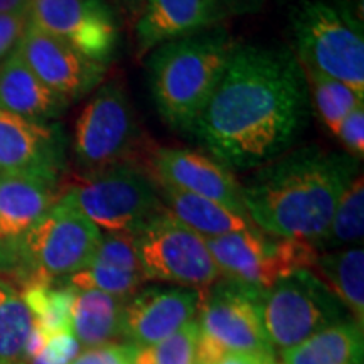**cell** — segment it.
I'll return each instance as SVG.
<instances>
[{
  "instance_id": "cell-6",
  "label": "cell",
  "mask_w": 364,
  "mask_h": 364,
  "mask_svg": "<svg viewBox=\"0 0 364 364\" xmlns=\"http://www.w3.org/2000/svg\"><path fill=\"white\" fill-rule=\"evenodd\" d=\"M102 231L59 199L22 240L14 279L24 287L54 284L93 260Z\"/></svg>"
},
{
  "instance_id": "cell-37",
  "label": "cell",
  "mask_w": 364,
  "mask_h": 364,
  "mask_svg": "<svg viewBox=\"0 0 364 364\" xmlns=\"http://www.w3.org/2000/svg\"><path fill=\"white\" fill-rule=\"evenodd\" d=\"M122 2H124L127 7H130L132 11H136L140 6H144L145 0H122Z\"/></svg>"
},
{
  "instance_id": "cell-16",
  "label": "cell",
  "mask_w": 364,
  "mask_h": 364,
  "mask_svg": "<svg viewBox=\"0 0 364 364\" xmlns=\"http://www.w3.org/2000/svg\"><path fill=\"white\" fill-rule=\"evenodd\" d=\"M199 306V290L184 287L145 289L125 300L120 336L136 348H147L196 321Z\"/></svg>"
},
{
  "instance_id": "cell-15",
  "label": "cell",
  "mask_w": 364,
  "mask_h": 364,
  "mask_svg": "<svg viewBox=\"0 0 364 364\" xmlns=\"http://www.w3.org/2000/svg\"><path fill=\"white\" fill-rule=\"evenodd\" d=\"M61 196L59 181L0 176V275H14L22 240Z\"/></svg>"
},
{
  "instance_id": "cell-36",
  "label": "cell",
  "mask_w": 364,
  "mask_h": 364,
  "mask_svg": "<svg viewBox=\"0 0 364 364\" xmlns=\"http://www.w3.org/2000/svg\"><path fill=\"white\" fill-rule=\"evenodd\" d=\"M31 0H0V14H27Z\"/></svg>"
},
{
  "instance_id": "cell-3",
  "label": "cell",
  "mask_w": 364,
  "mask_h": 364,
  "mask_svg": "<svg viewBox=\"0 0 364 364\" xmlns=\"http://www.w3.org/2000/svg\"><path fill=\"white\" fill-rule=\"evenodd\" d=\"M235 48V41L223 31H201L152 49L147 59L149 90L167 125L191 134Z\"/></svg>"
},
{
  "instance_id": "cell-1",
  "label": "cell",
  "mask_w": 364,
  "mask_h": 364,
  "mask_svg": "<svg viewBox=\"0 0 364 364\" xmlns=\"http://www.w3.org/2000/svg\"><path fill=\"white\" fill-rule=\"evenodd\" d=\"M311 110L292 49L236 44L191 135L228 169H255L297 142Z\"/></svg>"
},
{
  "instance_id": "cell-29",
  "label": "cell",
  "mask_w": 364,
  "mask_h": 364,
  "mask_svg": "<svg viewBox=\"0 0 364 364\" xmlns=\"http://www.w3.org/2000/svg\"><path fill=\"white\" fill-rule=\"evenodd\" d=\"M198 321L189 322L169 338L139 348L135 364H198Z\"/></svg>"
},
{
  "instance_id": "cell-7",
  "label": "cell",
  "mask_w": 364,
  "mask_h": 364,
  "mask_svg": "<svg viewBox=\"0 0 364 364\" xmlns=\"http://www.w3.org/2000/svg\"><path fill=\"white\" fill-rule=\"evenodd\" d=\"M258 307L268 339L273 349L279 348L280 351L353 318L341 300L311 270L285 277L263 290Z\"/></svg>"
},
{
  "instance_id": "cell-35",
  "label": "cell",
  "mask_w": 364,
  "mask_h": 364,
  "mask_svg": "<svg viewBox=\"0 0 364 364\" xmlns=\"http://www.w3.org/2000/svg\"><path fill=\"white\" fill-rule=\"evenodd\" d=\"M209 364H282L277 356L262 353H228Z\"/></svg>"
},
{
  "instance_id": "cell-32",
  "label": "cell",
  "mask_w": 364,
  "mask_h": 364,
  "mask_svg": "<svg viewBox=\"0 0 364 364\" xmlns=\"http://www.w3.org/2000/svg\"><path fill=\"white\" fill-rule=\"evenodd\" d=\"M336 135L348 150V154L358 161L364 156V105L354 108L348 117L341 122Z\"/></svg>"
},
{
  "instance_id": "cell-22",
  "label": "cell",
  "mask_w": 364,
  "mask_h": 364,
  "mask_svg": "<svg viewBox=\"0 0 364 364\" xmlns=\"http://www.w3.org/2000/svg\"><path fill=\"white\" fill-rule=\"evenodd\" d=\"M125 300L98 290H76L71 306V332L83 348L112 343L122 332Z\"/></svg>"
},
{
  "instance_id": "cell-24",
  "label": "cell",
  "mask_w": 364,
  "mask_h": 364,
  "mask_svg": "<svg viewBox=\"0 0 364 364\" xmlns=\"http://www.w3.org/2000/svg\"><path fill=\"white\" fill-rule=\"evenodd\" d=\"M34 314L17 289L0 280V364H24Z\"/></svg>"
},
{
  "instance_id": "cell-25",
  "label": "cell",
  "mask_w": 364,
  "mask_h": 364,
  "mask_svg": "<svg viewBox=\"0 0 364 364\" xmlns=\"http://www.w3.org/2000/svg\"><path fill=\"white\" fill-rule=\"evenodd\" d=\"M306 76L309 97L314 102L318 118L327 129L336 135L341 122L351 113L354 108L363 105L364 95L358 93L351 86L343 81L331 78L324 73L314 70L307 65H300Z\"/></svg>"
},
{
  "instance_id": "cell-19",
  "label": "cell",
  "mask_w": 364,
  "mask_h": 364,
  "mask_svg": "<svg viewBox=\"0 0 364 364\" xmlns=\"http://www.w3.org/2000/svg\"><path fill=\"white\" fill-rule=\"evenodd\" d=\"M68 105L26 66L16 51L0 66V110L34 122H51Z\"/></svg>"
},
{
  "instance_id": "cell-9",
  "label": "cell",
  "mask_w": 364,
  "mask_h": 364,
  "mask_svg": "<svg viewBox=\"0 0 364 364\" xmlns=\"http://www.w3.org/2000/svg\"><path fill=\"white\" fill-rule=\"evenodd\" d=\"M206 245L223 279L257 290L297 272H312L321 257L309 241L275 238L258 228L209 238Z\"/></svg>"
},
{
  "instance_id": "cell-14",
  "label": "cell",
  "mask_w": 364,
  "mask_h": 364,
  "mask_svg": "<svg viewBox=\"0 0 364 364\" xmlns=\"http://www.w3.org/2000/svg\"><path fill=\"white\" fill-rule=\"evenodd\" d=\"M66 166V135L51 122L0 110V176L59 181Z\"/></svg>"
},
{
  "instance_id": "cell-12",
  "label": "cell",
  "mask_w": 364,
  "mask_h": 364,
  "mask_svg": "<svg viewBox=\"0 0 364 364\" xmlns=\"http://www.w3.org/2000/svg\"><path fill=\"white\" fill-rule=\"evenodd\" d=\"M27 19L107 66L117 51L118 24L105 0H31Z\"/></svg>"
},
{
  "instance_id": "cell-31",
  "label": "cell",
  "mask_w": 364,
  "mask_h": 364,
  "mask_svg": "<svg viewBox=\"0 0 364 364\" xmlns=\"http://www.w3.org/2000/svg\"><path fill=\"white\" fill-rule=\"evenodd\" d=\"M136 351L139 348L134 344L107 343L97 348H88L70 364H135Z\"/></svg>"
},
{
  "instance_id": "cell-2",
  "label": "cell",
  "mask_w": 364,
  "mask_h": 364,
  "mask_svg": "<svg viewBox=\"0 0 364 364\" xmlns=\"http://www.w3.org/2000/svg\"><path fill=\"white\" fill-rule=\"evenodd\" d=\"M358 171L349 154L302 147L265 164L241 186L245 209L263 233L316 245Z\"/></svg>"
},
{
  "instance_id": "cell-8",
  "label": "cell",
  "mask_w": 364,
  "mask_h": 364,
  "mask_svg": "<svg viewBox=\"0 0 364 364\" xmlns=\"http://www.w3.org/2000/svg\"><path fill=\"white\" fill-rule=\"evenodd\" d=\"M262 292L226 279L201 292L196 318L199 326L198 364H209L228 353L277 356L258 307Z\"/></svg>"
},
{
  "instance_id": "cell-21",
  "label": "cell",
  "mask_w": 364,
  "mask_h": 364,
  "mask_svg": "<svg viewBox=\"0 0 364 364\" xmlns=\"http://www.w3.org/2000/svg\"><path fill=\"white\" fill-rule=\"evenodd\" d=\"M282 364H364V332L346 321L282 351Z\"/></svg>"
},
{
  "instance_id": "cell-26",
  "label": "cell",
  "mask_w": 364,
  "mask_h": 364,
  "mask_svg": "<svg viewBox=\"0 0 364 364\" xmlns=\"http://www.w3.org/2000/svg\"><path fill=\"white\" fill-rule=\"evenodd\" d=\"M364 231V179L359 174L351 181L341 196L334 215L326 233L314 247L318 252L341 250L348 245H356L363 240Z\"/></svg>"
},
{
  "instance_id": "cell-11",
  "label": "cell",
  "mask_w": 364,
  "mask_h": 364,
  "mask_svg": "<svg viewBox=\"0 0 364 364\" xmlns=\"http://www.w3.org/2000/svg\"><path fill=\"white\" fill-rule=\"evenodd\" d=\"M136 140L139 127L124 86L117 81L100 86L76 122V161L86 171L129 162Z\"/></svg>"
},
{
  "instance_id": "cell-5",
  "label": "cell",
  "mask_w": 364,
  "mask_h": 364,
  "mask_svg": "<svg viewBox=\"0 0 364 364\" xmlns=\"http://www.w3.org/2000/svg\"><path fill=\"white\" fill-rule=\"evenodd\" d=\"M61 199L103 233L135 235L164 209L156 181L132 162L88 171L73 182Z\"/></svg>"
},
{
  "instance_id": "cell-13",
  "label": "cell",
  "mask_w": 364,
  "mask_h": 364,
  "mask_svg": "<svg viewBox=\"0 0 364 364\" xmlns=\"http://www.w3.org/2000/svg\"><path fill=\"white\" fill-rule=\"evenodd\" d=\"M16 53L49 90L68 103L97 88L107 73V65L31 24H27Z\"/></svg>"
},
{
  "instance_id": "cell-17",
  "label": "cell",
  "mask_w": 364,
  "mask_h": 364,
  "mask_svg": "<svg viewBox=\"0 0 364 364\" xmlns=\"http://www.w3.org/2000/svg\"><path fill=\"white\" fill-rule=\"evenodd\" d=\"M150 161L152 179L159 184L211 199L248 216L243 203V188L231 171L215 157L189 149H159Z\"/></svg>"
},
{
  "instance_id": "cell-4",
  "label": "cell",
  "mask_w": 364,
  "mask_h": 364,
  "mask_svg": "<svg viewBox=\"0 0 364 364\" xmlns=\"http://www.w3.org/2000/svg\"><path fill=\"white\" fill-rule=\"evenodd\" d=\"M290 27L300 65L364 95L363 22L346 0H297Z\"/></svg>"
},
{
  "instance_id": "cell-28",
  "label": "cell",
  "mask_w": 364,
  "mask_h": 364,
  "mask_svg": "<svg viewBox=\"0 0 364 364\" xmlns=\"http://www.w3.org/2000/svg\"><path fill=\"white\" fill-rule=\"evenodd\" d=\"M145 280L147 279L142 272H129L91 262L83 270L68 277L66 284L76 290H98L127 300L139 292Z\"/></svg>"
},
{
  "instance_id": "cell-27",
  "label": "cell",
  "mask_w": 364,
  "mask_h": 364,
  "mask_svg": "<svg viewBox=\"0 0 364 364\" xmlns=\"http://www.w3.org/2000/svg\"><path fill=\"white\" fill-rule=\"evenodd\" d=\"M31 312L34 314L36 324L46 334L71 331V306L75 299V289L70 285L54 287V284H36L24 287L21 294Z\"/></svg>"
},
{
  "instance_id": "cell-18",
  "label": "cell",
  "mask_w": 364,
  "mask_h": 364,
  "mask_svg": "<svg viewBox=\"0 0 364 364\" xmlns=\"http://www.w3.org/2000/svg\"><path fill=\"white\" fill-rule=\"evenodd\" d=\"M218 21L213 0H145L136 22V49L147 54L164 43L206 31Z\"/></svg>"
},
{
  "instance_id": "cell-33",
  "label": "cell",
  "mask_w": 364,
  "mask_h": 364,
  "mask_svg": "<svg viewBox=\"0 0 364 364\" xmlns=\"http://www.w3.org/2000/svg\"><path fill=\"white\" fill-rule=\"evenodd\" d=\"M27 24V14H0V61L16 51Z\"/></svg>"
},
{
  "instance_id": "cell-34",
  "label": "cell",
  "mask_w": 364,
  "mask_h": 364,
  "mask_svg": "<svg viewBox=\"0 0 364 364\" xmlns=\"http://www.w3.org/2000/svg\"><path fill=\"white\" fill-rule=\"evenodd\" d=\"M267 2L268 0H213L220 21L228 16H238V14L258 11Z\"/></svg>"
},
{
  "instance_id": "cell-10",
  "label": "cell",
  "mask_w": 364,
  "mask_h": 364,
  "mask_svg": "<svg viewBox=\"0 0 364 364\" xmlns=\"http://www.w3.org/2000/svg\"><path fill=\"white\" fill-rule=\"evenodd\" d=\"M134 241L147 280L204 292L221 279L206 240L176 220L166 208L136 231Z\"/></svg>"
},
{
  "instance_id": "cell-30",
  "label": "cell",
  "mask_w": 364,
  "mask_h": 364,
  "mask_svg": "<svg viewBox=\"0 0 364 364\" xmlns=\"http://www.w3.org/2000/svg\"><path fill=\"white\" fill-rule=\"evenodd\" d=\"M81 346L71 331L48 336L44 349L26 364H70L80 354Z\"/></svg>"
},
{
  "instance_id": "cell-23",
  "label": "cell",
  "mask_w": 364,
  "mask_h": 364,
  "mask_svg": "<svg viewBox=\"0 0 364 364\" xmlns=\"http://www.w3.org/2000/svg\"><path fill=\"white\" fill-rule=\"evenodd\" d=\"M316 275L341 300L353 321L364 327V252L353 247L324 253L316 263Z\"/></svg>"
},
{
  "instance_id": "cell-20",
  "label": "cell",
  "mask_w": 364,
  "mask_h": 364,
  "mask_svg": "<svg viewBox=\"0 0 364 364\" xmlns=\"http://www.w3.org/2000/svg\"><path fill=\"white\" fill-rule=\"evenodd\" d=\"M156 188L162 206L176 220L201 235L204 240L238 233V231L257 230V226L248 216L235 213L233 209L211 201V199L184 193V191L159 184V182H156Z\"/></svg>"
}]
</instances>
